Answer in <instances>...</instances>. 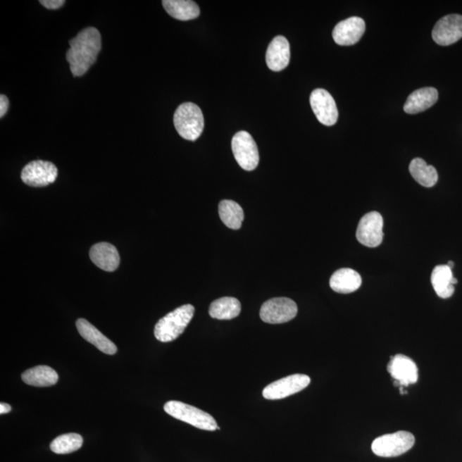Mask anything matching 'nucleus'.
<instances>
[{
	"label": "nucleus",
	"instance_id": "nucleus-3",
	"mask_svg": "<svg viewBox=\"0 0 462 462\" xmlns=\"http://www.w3.org/2000/svg\"><path fill=\"white\" fill-rule=\"evenodd\" d=\"M174 125L177 133L188 141H196L204 130L202 111L194 103L186 102L177 107L174 113Z\"/></svg>",
	"mask_w": 462,
	"mask_h": 462
},
{
	"label": "nucleus",
	"instance_id": "nucleus-18",
	"mask_svg": "<svg viewBox=\"0 0 462 462\" xmlns=\"http://www.w3.org/2000/svg\"><path fill=\"white\" fill-rule=\"evenodd\" d=\"M361 275L353 269L342 268L335 272L330 280V286L335 292L350 294L360 289Z\"/></svg>",
	"mask_w": 462,
	"mask_h": 462
},
{
	"label": "nucleus",
	"instance_id": "nucleus-23",
	"mask_svg": "<svg viewBox=\"0 0 462 462\" xmlns=\"http://www.w3.org/2000/svg\"><path fill=\"white\" fill-rule=\"evenodd\" d=\"M240 301L234 297H222L214 301L210 306V316L219 320H230L240 314Z\"/></svg>",
	"mask_w": 462,
	"mask_h": 462
},
{
	"label": "nucleus",
	"instance_id": "nucleus-4",
	"mask_svg": "<svg viewBox=\"0 0 462 462\" xmlns=\"http://www.w3.org/2000/svg\"><path fill=\"white\" fill-rule=\"evenodd\" d=\"M165 411L175 419L185 422L198 429L205 431H216L218 427L212 416L193 406L182 401H170L164 406Z\"/></svg>",
	"mask_w": 462,
	"mask_h": 462
},
{
	"label": "nucleus",
	"instance_id": "nucleus-6",
	"mask_svg": "<svg viewBox=\"0 0 462 462\" xmlns=\"http://www.w3.org/2000/svg\"><path fill=\"white\" fill-rule=\"evenodd\" d=\"M231 146L234 157L242 169L251 171L256 168L260 155L256 142L250 134L246 131L237 133L234 135Z\"/></svg>",
	"mask_w": 462,
	"mask_h": 462
},
{
	"label": "nucleus",
	"instance_id": "nucleus-12",
	"mask_svg": "<svg viewBox=\"0 0 462 462\" xmlns=\"http://www.w3.org/2000/svg\"><path fill=\"white\" fill-rule=\"evenodd\" d=\"M432 38L438 45L449 46L462 38V15H445L436 23Z\"/></svg>",
	"mask_w": 462,
	"mask_h": 462
},
{
	"label": "nucleus",
	"instance_id": "nucleus-30",
	"mask_svg": "<svg viewBox=\"0 0 462 462\" xmlns=\"http://www.w3.org/2000/svg\"><path fill=\"white\" fill-rule=\"evenodd\" d=\"M454 262L453 261H449L447 266L450 269H452L454 268Z\"/></svg>",
	"mask_w": 462,
	"mask_h": 462
},
{
	"label": "nucleus",
	"instance_id": "nucleus-14",
	"mask_svg": "<svg viewBox=\"0 0 462 462\" xmlns=\"http://www.w3.org/2000/svg\"><path fill=\"white\" fill-rule=\"evenodd\" d=\"M366 23L363 19L352 17L338 23L334 27L332 37L334 42L339 46H353L364 35Z\"/></svg>",
	"mask_w": 462,
	"mask_h": 462
},
{
	"label": "nucleus",
	"instance_id": "nucleus-20",
	"mask_svg": "<svg viewBox=\"0 0 462 462\" xmlns=\"http://www.w3.org/2000/svg\"><path fill=\"white\" fill-rule=\"evenodd\" d=\"M432 285L438 296L448 299L455 292L458 281L454 277L452 269L447 265H440L434 268L431 277Z\"/></svg>",
	"mask_w": 462,
	"mask_h": 462
},
{
	"label": "nucleus",
	"instance_id": "nucleus-2",
	"mask_svg": "<svg viewBox=\"0 0 462 462\" xmlns=\"http://www.w3.org/2000/svg\"><path fill=\"white\" fill-rule=\"evenodd\" d=\"M194 314V306H179L158 320L154 328V336L162 342L176 340L185 332Z\"/></svg>",
	"mask_w": 462,
	"mask_h": 462
},
{
	"label": "nucleus",
	"instance_id": "nucleus-27",
	"mask_svg": "<svg viewBox=\"0 0 462 462\" xmlns=\"http://www.w3.org/2000/svg\"><path fill=\"white\" fill-rule=\"evenodd\" d=\"M39 4H42L46 9L58 10L65 5V0H41Z\"/></svg>",
	"mask_w": 462,
	"mask_h": 462
},
{
	"label": "nucleus",
	"instance_id": "nucleus-11",
	"mask_svg": "<svg viewBox=\"0 0 462 462\" xmlns=\"http://www.w3.org/2000/svg\"><path fill=\"white\" fill-rule=\"evenodd\" d=\"M311 107L318 122L325 126H332L337 122L338 110L335 99L329 92L317 89L310 96Z\"/></svg>",
	"mask_w": 462,
	"mask_h": 462
},
{
	"label": "nucleus",
	"instance_id": "nucleus-10",
	"mask_svg": "<svg viewBox=\"0 0 462 462\" xmlns=\"http://www.w3.org/2000/svg\"><path fill=\"white\" fill-rule=\"evenodd\" d=\"M58 175V168L53 163L35 161L25 166L22 170L21 178L25 185L39 188L54 183Z\"/></svg>",
	"mask_w": 462,
	"mask_h": 462
},
{
	"label": "nucleus",
	"instance_id": "nucleus-28",
	"mask_svg": "<svg viewBox=\"0 0 462 462\" xmlns=\"http://www.w3.org/2000/svg\"><path fill=\"white\" fill-rule=\"evenodd\" d=\"M10 102L5 94L0 95V118H4L9 109Z\"/></svg>",
	"mask_w": 462,
	"mask_h": 462
},
{
	"label": "nucleus",
	"instance_id": "nucleus-25",
	"mask_svg": "<svg viewBox=\"0 0 462 462\" xmlns=\"http://www.w3.org/2000/svg\"><path fill=\"white\" fill-rule=\"evenodd\" d=\"M218 213L222 222L230 229H240L244 220V210L233 201L224 200L219 203Z\"/></svg>",
	"mask_w": 462,
	"mask_h": 462
},
{
	"label": "nucleus",
	"instance_id": "nucleus-22",
	"mask_svg": "<svg viewBox=\"0 0 462 462\" xmlns=\"http://www.w3.org/2000/svg\"><path fill=\"white\" fill-rule=\"evenodd\" d=\"M22 380L26 385L35 387H49L57 384L58 375L49 366H37L23 373Z\"/></svg>",
	"mask_w": 462,
	"mask_h": 462
},
{
	"label": "nucleus",
	"instance_id": "nucleus-15",
	"mask_svg": "<svg viewBox=\"0 0 462 462\" xmlns=\"http://www.w3.org/2000/svg\"><path fill=\"white\" fill-rule=\"evenodd\" d=\"M89 256L95 266L106 272H114L120 264L118 249L108 242H99L92 246Z\"/></svg>",
	"mask_w": 462,
	"mask_h": 462
},
{
	"label": "nucleus",
	"instance_id": "nucleus-16",
	"mask_svg": "<svg viewBox=\"0 0 462 462\" xmlns=\"http://www.w3.org/2000/svg\"><path fill=\"white\" fill-rule=\"evenodd\" d=\"M266 63L270 70L281 71L289 65L290 61V47L288 39L284 37H275L266 51Z\"/></svg>",
	"mask_w": 462,
	"mask_h": 462
},
{
	"label": "nucleus",
	"instance_id": "nucleus-17",
	"mask_svg": "<svg viewBox=\"0 0 462 462\" xmlns=\"http://www.w3.org/2000/svg\"><path fill=\"white\" fill-rule=\"evenodd\" d=\"M75 325H77L80 335L104 354L113 356L117 353V346L85 318H79L75 323Z\"/></svg>",
	"mask_w": 462,
	"mask_h": 462
},
{
	"label": "nucleus",
	"instance_id": "nucleus-24",
	"mask_svg": "<svg viewBox=\"0 0 462 462\" xmlns=\"http://www.w3.org/2000/svg\"><path fill=\"white\" fill-rule=\"evenodd\" d=\"M409 171L414 180L425 188H432L437 182V170L432 166L426 164L424 159L420 158L413 159L410 163Z\"/></svg>",
	"mask_w": 462,
	"mask_h": 462
},
{
	"label": "nucleus",
	"instance_id": "nucleus-26",
	"mask_svg": "<svg viewBox=\"0 0 462 462\" xmlns=\"http://www.w3.org/2000/svg\"><path fill=\"white\" fill-rule=\"evenodd\" d=\"M83 444L82 437L77 433H67L56 437L51 442L50 449L51 451L58 455H65L77 451L81 449Z\"/></svg>",
	"mask_w": 462,
	"mask_h": 462
},
{
	"label": "nucleus",
	"instance_id": "nucleus-21",
	"mask_svg": "<svg viewBox=\"0 0 462 462\" xmlns=\"http://www.w3.org/2000/svg\"><path fill=\"white\" fill-rule=\"evenodd\" d=\"M166 13L180 21H189L200 15V7L191 0H164L162 1Z\"/></svg>",
	"mask_w": 462,
	"mask_h": 462
},
{
	"label": "nucleus",
	"instance_id": "nucleus-7",
	"mask_svg": "<svg viewBox=\"0 0 462 462\" xmlns=\"http://www.w3.org/2000/svg\"><path fill=\"white\" fill-rule=\"evenodd\" d=\"M297 312V305L292 299L273 298L262 305L260 316L263 321L268 324H282L292 320Z\"/></svg>",
	"mask_w": 462,
	"mask_h": 462
},
{
	"label": "nucleus",
	"instance_id": "nucleus-5",
	"mask_svg": "<svg viewBox=\"0 0 462 462\" xmlns=\"http://www.w3.org/2000/svg\"><path fill=\"white\" fill-rule=\"evenodd\" d=\"M416 438L412 433L400 431L378 437L373 441L372 450L380 457H397L413 448Z\"/></svg>",
	"mask_w": 462,
	"mask_h": 462
},
{
	"label": "nucleus",
	"instance_id": "nucleus-13",
	"mask_svg": "<svg viewBox=\"0 0 462 462\" xmlns=\"http://www.w3.org/2000/svg\"><path fill=\"white\" fill-rule=\"evenodd\" d=\"M388 372L395 380V386L407 387L410 385L417 383L418 368L414 361L404 354H397L392 357L388 365Z\"/></svg>",
	"mask_w": 462,
	"mask_h": 462
},
{
	"label": "nucleus",
	"instance_id": "nucleus-9",
	"mask_svg": "<svg viewBox=\"0 0 462 462\" xmlns=\"http://www.w3.org/2000/svg\"><path fill=\"white\" fill-rule=\"evenodd\" d=\"M384 219L380 213L372 212L362 217L357 227V240L362 245L376 248L383 242Z\"/></svg>",
	"mask_w": 462,
	"mask_h": 462
},
{
	"label": "nucleus",
	"instance_id": "nucleus-29",
	"mask_svg": "<svg viewBox=\"0 0 462 462\" xmlns=\"http://www.w3.org/2000/svg\"><path fill=\"white\" fill-rule=\"evenodd\" d=\"M11 411V407L9 404H0V413L6 414Z\"/></svg>",
	"mask_w": 462,
	"mask_h": 462
},
{
	"label": "nucleus",
	"instance_id": "nucleus-1",
	"mask_svg": "<svg viewBox=\"0 0 462 462\" xmlns=\"http://www.w3.org/2000/svg\"><path fill=\"white\" fill-rule=\"evenodd\" d=\"M66 59L74 77H82L97 61L101 50V35L97 29L89 27L70 39Z\"/></svg>",
	"mask_w": 462,
	"mask_h": 462
},
{
	"label": "nucleus",
	"instance_id": "nucleus-8",
	"mask_svg": "<svg viewBox=\"0 0 462 462\" xmlns=\"http://www.w3.org/2000/svg\"><path fill=\"white\" fill-rule=\"evenodd\" d=\"M310 377L304 374H294L273 382L263 389L262 395L268 400H280L301 392L308 387Z\"/></svg>",
	"mask_w": 462,
	"mask_h": 462
},
{
	"label": "nucleus",
	"instance_id": "nucleus-19",
	"mask_svg": "<svg viewBox=\"0 0 462 462\" xmlns=\"http://www.w3.org/2000/svg\"><path fill=\"white\" fill-rule=\"evenodd\" d=\"M438 92L434 87H423L413 92L404 105L408 114H417L432 107L437 101Z\"/></svg>",
	"mask_w": 462,
	"mask_h": 462
}]
</instances>
